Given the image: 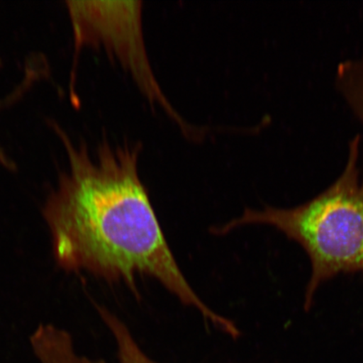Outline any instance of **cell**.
Masks as SVG:
<instances>
[{
  "mask_svg": "<svg viewBox=\"0 0 363 363\" xmlns=\"http://www.w3.org/2000/svg\"><path fill=\"white\" fill-rule=\"evenodd\" d=\"M30 344L40 363H106L79 356L72 335L53 325H40L30 337Z\"/></svg>",
  "mask_w": 363,
  "mask_h": 363,
  "instance_id": "277c9868",
  "label": "cell"
},
{
  "mask_svg": "<svg viewBox=\"0 0 363 363\" xmlns=\"http://www.w3.org/2000/svg\"><path fill=\"white\" fill-rule=\"evenodd\" d=\"M97 311L116 340L119 363H158L142 351L129 329L119 318L102 306H97Z\"/></svg>",
  "mask_w": 363,
  "mask_h": 363,
  "instance_id": "5b68a950",
  "label": "cell"
},
{
  "mask_svg": "<svg viewBox=\"0 0 363 363\" xmlns=\"http://www.w3.org/2000/svg\"><path fill=\"white\" fill-rule=\"evenodd\" d=\"M361 138L349 143L348 156L337 179L323 192L294 208H247L242 216L214 230L225 235L245 225L274 227L301 245L311 262L305 296L311 310L321 284L340 274L363 272V170Z\"/></svg>",
  "mask_w": 363,
  "mask_h": 363,
  "instance_id": "7a4b0ae2",
  "label": "cell"
},
{
  "mask_svg": "<svg viewBox=\"0 0 363 363\" xmlns=\"http://www.w3.org/2000/svg\"><path fill=\"white\" fill-rule=\"evenodd\" d=\"M66 9L76 52L104 50L133 72L150 99L169 108L145 52L140 2L67 1Z\"/></svg>",
  "mask_w": 363,
  "mask_h": 363,
  "instance_id": "3957f363",
  "label": "cell"
},
{
  "mask_svg": "<svg viewBox=\"0 0 363 363\" xmlns=\"http://www.w3.org/2000/svg\"><path fill=\"white\" fill-rule=\"evenodd\" d=\"M52 126L67 158L43 208L57 264L122 281L136 297L135 277H152L216 328L233 333V322L211 310L181 272L140 179V148L104 143L93 152Z\"/></svg>",
  "mask_w": 363,
  "mask_h": 363,
  "instance_id": "6da1fadb",
  "label": "cell"
},
{
  "mask_svg": "<svg viewBox=\"0 0 363 363\" xmlns=\"http://www.w3.org/2000/svg\"><path fill=\"white\" fill-rule=\"evenodd\" d=\"M340 95L363 125V66L354 71L344 82Z\"/></svg>",
  "mask_w": 363,
  "mask_h": 363,
  "instance_id": "8992f818",
  "label": "cell"
}]
</instances>
